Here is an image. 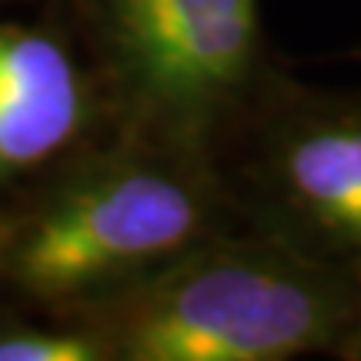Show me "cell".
Instances as JSON below:
<instances>
[{"label":"cell","instance_id":"obj_1","mask_svg":"<svg viewBox=\"0 0 361 361\" xmlns=\"http://www.w3.org/2000/svg\"><path fill=\"white\" fill-rule=\"evenodd\" d=\"M361 288L281 238L191 245L111 311L130 361H284L341 348Z\"/></svg>","mask_w":361,"mask_h":361},{"label":"cell","instance_id":"obj_5","mask_svg":"<svg viewBox=\"0 0 361 361\" xmlns=\"http://www.w3.org/2000/svg\"><path fill=\"white\" fill-rule=\"evenodd\" d=\"M84 97L54 40L0 27V171L27 168L74 134Z\"/></svg>","mask_w":361,"mask_h":361},{"label":"cell","instance_id":"obj_3","mask_svg":"<svg viewBox=\"0 0 361 361\" xmlns=\"http://www.w3.org/2000/svg\"><path fill=\"white\" fill-rule=\"evenodd\" d=\"M114 44L141 107L178 141L247 87L258 57V0H111Z\"/></svg>","mask_w":361,"mask_h":361},{"label":"cell","instance_id":"obj_7","mask_svg":"<svg viewBox=\"0 0 361 361\" xmlns=\"http://www.w3.org/2000/svg\"><path fill=\"white\" fill-rule=\"evenodd\" d=\"M335 355H341V358H348V361H361V314H358L355 328L348 331V338L341 341V348H338Z\"/></svg>","mask_w":361,"mask_h":361},{"label":"cell","instance_id":"obj_6","mask_svg":"<svg viewBox=\"0 0 361 361\" xmlns=\"http://www.w3.org/2000/svg\"><path fill=\"white\" fill-rule=\"evenodd\" d=\"M94 341L78 335H20L0 341V361H94Z\"/></svg>","mask_w":361,"mask_h":361},{"label":"cell","instance_id":"obj_4","mask_svg":"<svg viewBox=\"0 0 361 361\" xmlns=\"http://www.w3.org/2000/svg\"><path fill=\"white\" fill-rule=\"evenodd\" d=\"M284 214L274 234L361 288V94L298 104L268 157Z\"/></svg>","mask_w":361,"mask_h":361},{"label":"cell","instance_id":"obj_2","mask_svg":"<svg viewBox=\"0 0 361 361\" xmlns=\"http://www.w3.org/2000/svg\"><path fill=\"white\" fill-rule=\"evenodd\" d=\"M204 188L171 168L121 164L61 197L20 251V278L40 295H67L147 271L201 241Z\"/></svg>","mask_w":361,"mask_h":361}]
</instances>
